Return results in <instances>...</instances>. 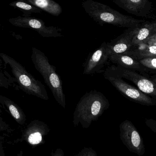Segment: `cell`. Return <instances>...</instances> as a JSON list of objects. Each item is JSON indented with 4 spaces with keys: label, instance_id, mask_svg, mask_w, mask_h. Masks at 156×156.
<instances>
[{
    "label": "cell",
    "instance_id": "obj_1",
    "mask_svg": "<svg viewBox=\"0 0 156 156\" xmlns=\"http://www.w3.org/2000/svg\"><path fill=\"white\" fill-rule=\"evenodd\" d=\"M108 99L104 94L97 90L87 92L80 98L73 115L74 127L79 125L84 129L88 128L109 107Z\"/></svg>",
    "mask_w": 156,
    "mask_h": 156
},
{
    "label": "cell",
    "instance_id": "obj_2",
    "mask_svg": "<svg viewBox=\"0 0 156 156\" xmlns=\"http://www.w3.org/2000/svg\"><path fill=\"white\" fill-rule=\"evenodd\" d=\"M82 6L86 13L102 26L109 24L129 29L140 27L145 22L120 13L107 5L93 0L83 2Z\"/></svg>",
    "mask_w": 156,
    "mask_h": 156
},
{
    "label": "cell",
    "instance_id": "obj_3",
    "mask_svg": "<svg viewBox=\"0 0 156 156\" xmlns=\"http://www.w3.org/2000/svg\"><path fill=\"white\" fill-rule=\"evenodd\" d=\"M32 62L36 70L41 75L56 102L63 108L66 107V96L62 82L56 72V67L50 63L48 57L35 47L32 48Z\"/></svg>",
    "mask_w": 156,
    "mask_h": 156
},
{
    "label": "cell",
    "instance_id": "obj_4",
    "mask_svg": "<svg viewBox=\"0 0 156 156\" xmlns=\"http://www.w3.org/2000/svg\"><path fill=\"white\" fill-rule=\"evenodd\" d=\"M0 57L6 65H9L19 87L26 94L44 100H49L48 93L44 85L36 79L19 62L3 53Z\"/></svg>",
    "mask_w": 156,
    "mask_h": 156
},
{
    "label": "cell",
    "instance_id": "obj_5",
    "mask_svg": "<svg viewBox=\"0 0 156 156\" xmlns=\"http://www.w3.org/2000/svg\"><path fill=\"white\" fill-rule=\"evenodd\" d=\"M104 77L125 97L143 105L156 106V99L142 93L138 88L125 82L108 69L104 72Z\"/></svg>",
    "mask_w": 156,
    "mask_h": 156
},
{
    "label": "cell",
    "instance_id": "obj_6",
    "mask_svg": "<svg viewBox=\"0 0 156 156\" xmlns=\"http://www.w3.org/2000/svg\"><path fill=\"white\" fill-rule=\"evenodd\" d=\"M119 129L120 140L129 151L138 156H143L145 153L143 139L133 123L126 119L119 125Z\"/></svg>",
    "mask_w": 156,
    "mask_h": 156
},
{
    "label": "cell",
    "instance_id": "obj_7",
    "mask_svg": "<svg viewBox=\"0 0 156 156\" xmlns=\"http://www.w3.org/2000/svg\"><path fill=\"white\" fill-rule=\"evenodd\" d=\"M9 22L15 27L34 30L44 38L62 37V29L54 26H46L40 19L32 17H19L9 19Z\"/></svg>",
    "mask_w": 156,
    "mask_h": 156
},
{
    "label": "cell",
    "instance_id": "obj_8",
    "mask_svg": "<svg viewBox=\"0 0 156 156\" xmlns=\"http://www.w3.org/2000/svg\"><path fill=\"white\" fill-rule=\"evenodd\" d=\"M107 69L118 76L131 81L142 93L156 99V83L152 80L136 71L128 70L116 66H111Z\"/></svg>",
    "mask_w": 156,
    "mask_h": 156
},
{
    "label": "cell",
    "instance_id": "obj_9",
    "mask_svg": "<svg viewBox=\"0 0 156 156\" xmlns=\"http://www.w3.org/2000/svg\"><path fill=\"white\" fill-rule=\"evenodd\" d=\"M49 126L44 122L37 119L32 120L23 132L16 143L25 141L32 147H36L45 143L44 138L50 132Z\"/></svg>",
    "mask_w": 156,
    "mask_h": 156
},
{
    "label": "cell",
    "instance_id": "obj_10",
    "mask_svg": "<svg viewBox=\"0 0 156 156\" xmlns=\"http://www.w3.org/2000/svg\"><path fill=\"white\" fill-rule=\"evenodd\" d=\"M110 53L107 43L104 42L94 52L90 54L83 64V74L92 75L103 72L102 69L109 60Z\"/></svg>",
    "mask_w": 156,
    "mask_h": 156
},
{
    "label": "cell",
    "instance_id": "obj_11",
    "mask_svg": "<svg viewBox=\"0 0 156 156\" xmlns=\"http://www.w3.org/2000/svg\"><path fill=\"white\" fill-rule=\"evenodd\" d=\"M139 27L129 28L121 35L107 43L110 55L124 53L131 50L133 47L132 40Z\"/></svg>",
    "mask_w": 156,
    "mask_h": 156
},
{
    "label": "cell",
    "instance_id": "obj_12",
    "mask_svg": "<svg viewBox=\"0 0 156 156\" xmlns=\"http://www.w3.org/2000/svg\"><path fill=\"white\" fill-rule=\"evenodd\" d=\"M113 2L128 13L138 17H147L152 10V3L147 0H114Z\"/></svg>",
    "mask_w": 156,
    "mask_h": 156
},
{
    "label": "cell",
    "instance_id": "obj_13",
    "mask_svg": "<svg viewBox=\"0 0 156 156\" xmlns=\"http://www.w3.org/2000/svg\"><path fill=\"white\" fill-rule=\"evenodd\" d=\"M109 60L116 65V66L128 70L140 73H146L148 71L138 61L124 54L111 55L109 56Z\"/></svg>",
    "mask_w": 156,
    "mask_h": 156
},
{
    "label": "cell",
    "instance_id": "obj_14",
    "mask_svg": "<svg viewBox=\"0 0 156 156\" xmlns=\"http://www.w3.org/2000/svg\"><path fill=\"white\" fill-rule=\"evenodd\" d=\"M0 103L3 108L14 119L18 124L23 126L26 122V116L23 109L12 100L0 95Z\"/></svg>",
    "mask_w": 156,
    "mask_h": 156
},
{
    "label": "cell",
    "instance_id": "obj_15",
    "mask_svg": "<svg viewBox=\"0 0 156 156\" xmlns=\"http://www.w3.org/2000/svg\"><path fill=\"white\" fill-rule=\"evenodd\" d=\"M156 34V22L146 23L138 29L132 40L133 47L145 43L151 37Z\"/></svg>",
    "mask_w": 156,
    "mask_h": 156
},
{
    "label": "cell",
    "instance_id": "obj_16",
    "mask_svg": "<svg viewBox=\"0 0 156 156\" xmlns=\"http://www.w3.org/2000/svg\"><path fill=\"white\" fill-rule=\"evenodd\" d=\"M123 54L138 61L146 58L156 57V46L143 44L133 47L128 51Z\"/></svg>",
    "mask_w": 156,
    "mask_h": 156
},
{
    "label": "cell",
    "instance_id": "obj_17",
    "mask_svg": "<svg viewBox=\"0 0 156 156\" xmlns=\"http://www.w3.org/2000/svg\"><path fill=\"white\" fill-rule=\"evenodd\" d=\"M25 2L52 16L57 17L62 12L60 4L52 0H25Z\"/></svg>",
    "mask_w": 156,
    "mask_h": 156
},
{
    "label": "cell",
    "instance_id": "obj_18",
    "mask_svg": "<svg viewBox=\"0 0 156 156\" xmlns=\"http://www.w3.org/2000/svg\"><path fill=\"white\" fill-rule=\"evenodd\" d=\"M9 5L14 9L22 12L23 17H30L32 13H41L42 10L37 7H35L24 1L20 0L9 3Z\"/></svg>",
    "mask_w": 156,
    "mask_h": 156
},
{
    "label": "cell",
    "instance_id": "obj_19",
    "mask_svg": "<svg viewBox=\"0 0 156 156\" xmlns=\"http://www.w3.org/2000/svg\"><path fill=\"white\" fill-rule=\"evenodd\" d=\"M139 62L147 69L156 70V57L146 58Z\"/></svg>",
    "mask_w": 156,
    "mask_h": 156
},
{
    "label": "cell",
    "instance_id": "obj_20",
    "mask_svg": "<svg viewBox=\"0 0 156 156\" xmlns=\"http://www.w3.org/2000/svg\"><path fill=\"white\" fill-rule=\"evenodd\" d=\"M75 156H98L96 151L91 147L82 149Z\"/></svg>",
    "mask_w": 156,
    "mask_h": 156
},
{
    "label": "cell",
    "instance_id": "obj_21",
    "mask_svg": "<svg viewBox=\"0 0 156 156\" xmlns=\"http://www.w3.org/2000/svg\"><path fill=\"white\" fill-rule=\"evenodd\" d=\"M146 126L154 133L156 134V120L153 119H146L145 121Z\"/></svg>",
    "mask_w": 156,
    "mask_h": 156
},
{
    "label": "cell",
    "instance_id": "obj_22",
    "mask_svg": "<svg viewBox=\"0 0 156 156\" xmlns=\"http://www.w3.org/2000/svg\"><path fill=\"white\" fill-rule=\"evenodd\" d=\"M0 130H5V131L12 132L11 128L8 124H6V122L3 121L2 117H1V121H0Z\"/></svg>",
    "mask_w": 156,
    "mask_h": 156
},
{
    "label": "cell",
    "instance_id": "obj_23",
    "mask_svg": "<svg viewBox=\"0 0 156 156\" xmlns=\"http://www.w3.org/2000/svg\"><path fill=\"white\" fill-rule=\"evenodd\" d=\"M143 44L156 46V34H155L152 37H151L147 41H146L145 43Z\"/></svg>",
    "mask_w": 156,
    "mask_h": 156
},
{
    "label": "cell",
    "instance_id": "obj_24",
    "mask_svg": "<svg viewBox=\"0 0 156 156\" xmlns=\"http://www.w3.org/2000/svg\"><path fill=\"white\" fill-rule=\"evenodd\" d=\"M64 151L62 149L58 148L54 151H53L51 156H64Z\"/></svg>",
    "mask_w": 156,
    "mask_h": 156
},
{
    "label": "cell",
    "instance_id": "obj_25",
    "mask_svg": "<svg viewBox=\"0 0 156 156\" xmlns=\"http://www.w3.org/2000/svg\"><path fill=\"white\" fill-rule=\"evenodd\" d=\"M3 139L2 137L0 138V156H6L3 146Z\"/></svg>",
    "mask_w": 156,
    "mask_h": 156
},
{
    "label": "cell",
    "instance_id": "obj_26",
    "mask_svg": "<svg viewBox=\"0 0 156 156\" xmlns=\"http://www.w3.org/2000/svg\"><path fill=\"white\" fill-rule=\"evenodd\" d=\"M151 80H152V81H153V82H154L155 83H156V77H153V78L151 79Z\"/></svg>",
    "mask_w": 156,
    "mask_h": 156
},
{
    "label": "cell",
    "instance_id": "obj_27",
    "mask_svg": "<svg viewBox=\"0 0 156 156\" xmlns=\"http://www.w3.org/2000/svg\"><path fill=\"white\" fill-rule=\"evenodd\" d=\"M23 151H21L20 153L18 154V156H23Z\"/></svg>",
    "mask_w": 156,
    "mask_h": 156
},
{
    "label": "cell",
    "instance_id": "obj_28",
    "mask_svg": "<svg viewBox=\"0 0 156 156\" xmlns=\"http://www.w3.org/2000/svg\"><path fill=\"white\" fill-rule=\"evenodd\" d=\"M75 156V155H74V156Z\"/></svg>",
    "mask_w": 156,
    "mask_h": 156
}]
</instances>
